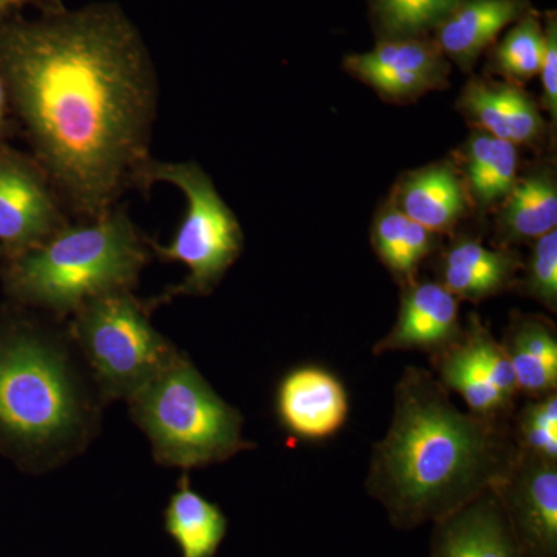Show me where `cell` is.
Instances as JSON below:
<instances>
[{"label":"cell","instance_id":"6da1fadb","mask_svg":"<svg viewBox=\"0 0 557 557\" xmlns=\"http://www.w3.org/2000/svg\"><path fill=\"white\" fill-rule=\"evenodd\" d=\"M0 76L40 170L97 219L141 185L157 110L145 42L113 3L0 24Z\"/></svg>","mask_w":557,"mask_h":557},{"label":"cell","instance_id":"7a4b0ae2","mask_svg":"<svg viewBox=\"0 0 557 557\" xmlns=\"http://www.w3.org/2000/svg\"><path fill=\"white\" fill-rule=\"evenodd\" d=\"M500 421L461 412L431 373L406 369L391 428L373 449L370 490L409 518L457 511L491 490L518 454Z\"/></svg>","mask_w":557,"mask_h":557},{"label":"cell","instance_id":"3957f363","mask_svg":"<svg viewBox=\"0 0 557 557\" xmlns=\"http://www.w3.org/2000/svg\"><path fill=\"white\" fill-rule=\"evenodd\" d=\"M148 259L134 223L113 208L16 255L9 285L16 298L32 306L76 313L90 300L129 292Z\"/></svg>","mask_w":557,"mask_h":557},{"label":"cell","instance_id":"277c9868","mask_svg":"<svg viewBox=\"0 0 557 557\" xmlns=\"http://www.w3.org/2000/svg\"><path fill=\"white\" fill-rule=\"evenodd\" d=\"M127 399L153 457L166 467H208L252 448L242 437L239 410L223 401L183 355Z\"/></svg>","mask_w":557,"mask_h":557},{"label":"cell","instance_id":"5b68a950","mask_svg":"<svg viewBox=\"0 0 557 557\" xmlns=\"http://www.w3.org/2000/svg\"><path fill=\"white\" fill-rule=\"evenodd\" d=\"M86 423L83 395L60 348L28 332L0 341V437L53 454Z\"/></svg>","mask_w":557,"mask_h":557},{"label":"cell","instance_id":"8992f818","mask_svg":"<svg viewBox=\"0 0 557 557\" xmlns=\"http://www.w3.org/2000/svg\"><path fill=\"white\" fill-rule=\"evenodd\" d=\"M156 182L170 183L182 190L186 212L171 244L153 245V249L160 259L183 263L189 271L182 284L157 302L177 296H207L239 259L244 248L239 222L196 161L150 160L143 171L141 185Z\"/></svg>","mask_w":557,"mask_h":557},{"label":"cell","instance_id":"52a82bcc","mask_svg":"<svg viewBox=\"0 0 557 557\" xmlns=\"http://www.w3.org/2000/svg\"><path fill=\"white\" fill-rule=\"evenodd\" d=\"M72 330L106 398L132 397L178 355L129 292L90 300L76 311Z\"/></svg>","mask_w":557,"mask_h":557},{"label":"cell","instance_id":"ba28073f","mask_svg":"<svg viewBox=\"0 0 557 557\" xmlns=\"http://www.w3.org/2000/svg\"><path fill=\"white\" fill-rule=\"evenodd\" d=\"M440 383L465 399L469 412L502 420L519 394L515 372L502 344L471 314L468 329L434 354Z\"/></svg>","mask_w":557,"mask_h":557},{"label":"cell","instance_id":"9c48e42d","mask_svg":"<svg viewBox=\"0 0 557 557\" xmlns=\"http://www.w3.org/2000/svg\"><path fill=\"white\" fill-rule=\"evenodd\" d=\"M50 180L38 163L0 150V242L16 255L65 228Z\"/></svg>","mask_w":557,"mask_h":557},{"label":"cell","instance_id":"30bf717a","mask_svg":"<svg viewBox=\"0 0 557 557\" xmlns=\"http://www.w3.org/2000/svg\"><path fill=\"white\" fill-rule=\"evenodd\" d=\"M511 509L523 542L537 555L557 549V460L520 449L491 487Z\"/></svg>","mask_w":557,"mask_h":557},{"label":"cell","instance_id":"8fae6325","mask_svg":"<svg viewBox=\"0 0 557 557\" xmlns=\"http://www.w3.org/2000/svg\"><path fill=\"white\" fill-rule=\"evenodd\" d=\"M346 67L391 100H406L440 89L448 75L442 51L418 38L386 39L368 53L348 57Z\"/></svg>","mask_w":557,"mask_h":557},{"label":"cell","instance_id":"7c38bea8","mask_svg":"<svg viewBox=\"0 0 557 557\" xmlns=\"http://www.w3.org/2000/svg\"><path fill=\"white\" fill-rule=\"evenodd\" d=\"M276 409L281 423L296 437L324 440L346 424L347 392L329 370L307 366L281 381Z\"/></svg>","mask_w":557,"mask_h":557},{"label":"cell","instance_id":"4fadbf2b","mask_svg":"<svg viewBox=\"0 0 557 557\" xmlns=\"http://www.w3.org/2000/svg\"><path fill=\"white\" fill-rule=\"evenodd\" d=\"M458 298L443 284L412 285L403 296L397 324L376 344V355L395 350L437 351L460 336Z\"/></svg>","mask_w":557,"mask_h":557},{"label":"cell","instance_id":"5bb4252c","mask_svg":"<svg viewBox=\"0 0 557 557\" xmlns=\"http://www.w3.org/2000/svg\"><path fill=\"white\" fill-rule=\"evenodd\" d=\"M460 102L465 115L478 124L480 132L516 146L537 139L544 126L536 104L508 84L472 81Z\"/></svg>","mask_w":557,"mask_h":557},{"label":"cell","instance_id":"9a60e30c","mask_svg":"<svg viewBox=\"0 0 557 557\" xmlns=\"http://www.w3.org/2000/svg\"><path fill=\"white\" fill-rule=\"evenodd\" d=\"M435 557H519L496 498L483 494L454 511L440 531Z\"/></svg>","mask_w":557,"mask_h":557},{"label":"cell","instance_id":"2e32d148","mask_svg":"<svg viewBox=\"0 0 557 557\" xmlns=\"http://www.w3.org/2000/svg\"><path fill=\"white\" fill-rule=\"evenodd\" d=\"M520 13V0H465L438 25V50L468 67Z\"/></svg>","mask_w":557,"mask_h":557},{"label":"cell","instance_id":"e0dca14e","mask_svg":"<svg viewBox=\"0 0 557 557\" xmlns=\"http://www.w3.org/2000/svg\"><path fill=\"white\" fill-rule=\"evenodd\" d=\"M395 208L431 233H446L467 212V196L456 172L431 166L410 174L399 185Z\"/></svg>","mask_w":557,"mask_h":557},{"label":"cell","instance_id":"ac0fdd59","mask_svg":"<svg viewBox=\"0 0 557 557\" xmlns=\"http://www.w3.org/2000/svg\"><path fill=\"white\" fill-rule=\"evenodd\" d=\"M519 392L533 398L556 392L557 336L548 319L518 317L502 343Z\"/></svg>","mask_w":557,"mask_h":557},{"label":"cell","instance_id":"d6986e66","mask_svg":"<svg viewBox=\"0 0 557 557\" xmlns=\"http://www.w3.org/2000/svg\"><path fill=\"white\" fill-rule=\"evenodd\" d=\"M518 267V259L507 251L461 240L446 252L442 284L457 298L479 300L508 285Z\"/></svg>","mask_w":557,"mask_h":557},{"label":"cell","instance_id":"ffe728a7","mask_svg":"<svg viewBox=\"0 0 557 557\" xmlns=\"http://www.w3.org/2000/svg\"><path fill=\"white\" fill-rule=\"evenodd\" d=\"M166 530L182 548L183 557H212L225 536L226 519L219 507L190 490L188 475L168 505Z\"/></svg>","mask_w":557,"mask_h":557},{"label":"cell","instance_id":"44dd1931","mask_svg":"<svg viewBox=\"0 0 557 557\" xmlns=\"http://www.w3.org/2000/svg\"><path fill=\"white\" fill-rule=\"evenodd\" d=\"M557 225V189L549 175L534 174L515 183L500 215V237L539 239Z\"/></svg>","mask_w":557,"mask_h":557},{"label":"cell","instance_id":"7402d4cb","mask_svg":"<svg viewBox=\"0 0 557 557\" xmlns=\"http://www.w3.org/2000/svg\"><path fill=\"white\" fill-rule=\"evenodd\" d=\"M465 160L469 188L479 203H496L515 186L519 153L512 143L478 132L468 141Z\"/></svg>","mask_w":557,"mask_h":557},{"label":"cell","instance_id":"603a6c76","mask_svg":"<svg viewBox=\"0 0 557 557\" xmlns=\"http://www.w3.org/2000/svg\"><path fill=\"white\" fill-rule=\"evenodd\" d=\"M461 2L465 0H372V10L387 39H408L438 27Z\"/></svg>","mask_w":557,"mask_h":557},{"label":"cell","instance_id":"cb8c5ba5","mask_svg":"<svg viewBox=\"0 0 557 557\" xmlns=\"http://www.w3.org/2000/svg\"><path fill=\"white\" fill-rule=\"evenodd\" d=\"M544 57V32L534 17H525L505 36L498 46V69L512 81H528L541 72Z\"/></svg>","mask_w":557,"mask_h":557},{"label":"cell","instance_id":"d4e9b609","mask_svg":"<svg viewBox=\"0 0 557 557\" xmlns=\"http://www.w3.org/2000/svg\"><path fill=\"white\" fill-rule=\"evenodd\" d=\"M515 440L520 449L557 460L556 392L523 406L518 417Z\"/></svg>","mask_w":557,"mask_h":557},{"label":"cell","instance_id":"484cf974","mask_svg":"<svg viewBox=\"0 0 557 557\" xmlns=\"http://www.w3.org/2000/svg\"><path fill=\"white\" fill-rule=\"evenodd\" d=\"M410 220L397 208L392 207L381 212L373 228V245L380 259L387 269L398 277L408 281L406 274V251H408Z\"/></svg>","mask_w":557,"mask_h":557},{"label":"cell","instance_id":"4316f807","mask_svg":"<svg viewBox=\"0 0 557 557\" xmlns=\"http://www.w3.org/2000/svg\"><path fill=\"white\" fill-rule=\"evenodd\" d=\"M528 295L556 310L557 306V231L536 239L527 277Z\"/></svg>","mask_w":557,"mask_h":557},{"label":"cell","instance_id":"83f0119b","mask_svg":"<svg viewBox=\"0 0 557 557\" xmlns=\"http://www.w3.org/2000/svg\"><path fill=\"white\" fill-rule=\"evenodd\" d=\"M544 106L553 116L557 112V28L555 17H549L544 32V57L541 65Z\"/></svg>","mask_w":557,"mask_h":557},{"label":"cell","instance_id":"f1b7e54d","mask_svg":"<svg viewBox=\"0 0 557 557\" xmlns=\"http://www.w3.org/2000/svg\"><path fill=\"white\" fill-rule=\"evenodd\" d=\"M22 2L35 3V5H38L44 10V13H50V11L64 9V7H62L61 0H22Z\"/></svg>","mask_w":557,"mask_h":557},{"label":"cell","instance_id":"f546056e","mask_svg":"<svg viewBox=\"0 0 557 557\" xmlns=\"http://www.w3.org/2000/svg\"><path fill=\"white\" fill-rule=\"evenodd\" d=\"M7 101H9V91H7L5 81L0 76V124L5 116Z\"/></svg>","mask_w":557,"mask_h":557},{"label":"cell","instance_id":"4dcf8cb0","mask_svg":"<svg viewBox=\"0 0 557 557\" xmlns=\"http://www.w3.org/2000/svg\"><path fill=\"white\" fill-rule=\"evenodd\" d=\"M22 0H0V16H2L5 11L13 9V7L21 5Z\"/></svg>","mask_w":557,"mask_h":557}]
</instances>
